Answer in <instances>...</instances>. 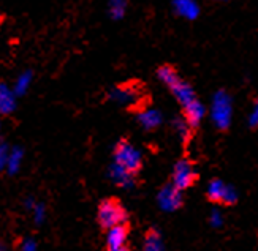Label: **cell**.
I'll use <instances>...</instances> for the list:
<instances>
[{
  "label": "cell",
  "mask_w": 258,
  "mask_h": 251,
  "mask_svg": "<svg viewBox=\"0 0 258 251\" xmlns=\"http://www.w3.org/2000/svg\"><path fill=\"white\" fill-rule=\"evenodd\" d=\"M157 76H159L160 81L171 90V94L176 97V100L181 103L182 106H185L187 103L195 100L194 89L185 81H182L171 66H160L159 71H157Z\"/></svg>",
  "instance_id": "obj_1"
},
{
  "label": "cell",
  "mask_w": 258,
  "mask_h": 251,
  "mask_svg": "<svg viewBox=\"0 0 258 251\" xmlns=\"http://www.w3.org/2000/svg\"><path fill=\"white\" fill-rule=\"evenodd\" d=\"M233 117V105H231V98L227 92H217L212 98V105H211V119L214 122V125L220 130H227L231 123Z\"/></svg>",
  "instance_id": "obj_2"
},
{
  "label": "cell",
  "mask_w": 258,
  "mask_h": 251,
  "mask_svg": "<svg viewBox=\"0 0 258 251\" xmlns=\"http://www.w3.org/2000/svg\"><path fill=\"white\" fill-rule=\"evenodd\" d=\"M114 163L125 168L130 173H137L141 168L143 155L140 149H137V147L130 144L128 141H120L114 147Z\"/></svg>",
  "instance_id": "obj_3"
},
{
  "label": "cell",
  "mask_w": 258,
  "mask_h": 251,
  "mask_svg": "<svg viewBox=\"0 0 258 251\" xmlns=\"http://www.w3.org/2000/svg\"><path fill=\"white\" fill-rule=\"evenodd\" d=\"M125 221V210L117 201L106 199L98 207V223L103 227H111L116 224H122Z\"/></svg>",
  "instance_id": "obj_4"
},
{
  "label": "cell",
  "mask_w": 258,
  "mask_h": 251,
  "mask_svg": "<svg viewBox=\"0 0 258 251\" xmlns=\"http://www.w3.org/2000/svg\"><path fill=\"white\" fill-rule=\"evenodd\" d=\"M208 196L214 202H223V204H234L238 201V191L231 185H227L222 180H212L208 185Z\"/></svg>",
  "instance_id": "obj_5"
},
{
  "label": "cell",
  "mask_w": 258,
  "mask_h": 251,
  "mask_svg": "<svg viewBox=\"0 0 258 251\" xmlns=\"http://www.w3.org/2000/svg\"><path fill=\"white\" fill-rule=\"evenodd\" d=\"M195 169L188 159H179L173 169V187L177 190H185L195 182Z\"/></svg>",
  "instance_id": "obj_6"
},
{
  "label": "cell",
  "mask_w": 258,
  "mask_h": 251,
  "mask_svg": "<svg viewBox=\"0 0 258 251\" xmlns=\"http://www.w3.org/2000/svg\"><path fill=\"white\" fill-rule=\"evenodd\" d=\"M157 204L163 212H176L182 205V193L173 185L163 187L157 195Z\"/></svg>",
  "instance_id": "obj_7"
},
{
  "label": "cell",
  "mask_w": 258,
  "mask_h": 251,
  "mask_svg": "<svg viewBox=\"0 0 258 251\" xmlns=\"http://www.w3.org/2000/svg\"><path fill=\"white\" fill-rule=\"evenodd\" d=\"M109 98L117 105L132 106L140 101V90L135 86H119L109 92Z\"/></svg>",
  "instance_id": "obj_8"
},
{
  "label": "cell",
  "mask_w": 258,
  "mask_h": 251,
  "mask_svg": "<svg viewBox=\"0 0 258 251\" xmlns=\"http://www.w3.org/2000/svg\"><path fill=\"white\" fill-rule=\"evenodd\" d=\"M109 179L113 180L117 187L125 188V190H130L135 185L133 173H130V171H127L125 168H122L116 163H113L109 168Z\"/></svg>",
  "instance_id": "obj_9"
},
{
  "label": "cell",
  "mask_w": 258,
  "mask_h": 251,
  "mask_svg": "<svg viewBox=\"0 0 258 251\" xmlns=\"http://www.w3.org/2000/svg\"><path fill=\"white\" fill-rule=\"evenodd\" d=\"M16 97L13 87L0 82V116H8L16 109Z\"/></svg>",
  "instance_id": "obj_10"
},
{
  "label": "cell",
  "mask_w": 258,
  "mask_h": 251,
  "mask_svg": "<svg viewBox=\"0 0 258 251\" xmlns=\"http://www.w3.org/2000/svg\"><path fill=\"white\" fill-rule=\"evenodd\" d=\"M206 116V108L201 105V103L195 98L184 106V119L190 127H197V125L203 120Z\"/></svg>",
  "instance_id": "obj_11"
},
{
  "label": "cell",
  "mask_w": 258,
  "mask_h": 251,
  "mask_svg": "<svg viewBox=\"0 0 258 251\" xmlns=\"http://www.w3.org/2000/svg\"><path fill=\"white\" fill-rule=\"evenodd\" d=\"M174 13L184 19L194 21L200 15V7L195 0H174L173 2Z\"/></svg>",
  "instance_id": "obj_12"
},
{
  "label": "cell",
  "mask_w": 258,
  "mask_h": 251,
  "mask_svg": "<svg viewBox=\"0 0 258 251\" xmlns=\"http://www.w3.org/2000/svg\"><path fill=\"white\" fill-rule=\"evenodd\" d=\"M125 242H127V227L124 226V223L108 227L106 232L108 248H124Z\"/></svg>",
  "instance_id": "obj_13"
},
{
  "label": "cell",
  "mask_w": 258,
  "mask_h": 251,
  "mask_svg": "<svg viewBox=\"0 0 258 251\" xmlns=\"http://www.w3.org/2000/svg\"><path fill=\"white\" fill-rule=\"evenodd\" d=\"M138 123L144 130H155L162 123V114L155 108H148L138 114Z\"/></svg>",
  "instance_id": "obj_14"
},
{
  "label": "cell",
  "mask_w": 258,
  "mask_h": 251,
  "mask_svg": "<svg viewBox=\"0 0 258 251\" xmlns=\"http://www.w3.org/2000/svg\"><path fill=\"white\" fill-rule=\"evenodd\" d=\"M22 161H24V150H22L21 147H11L10 153H8L5 171H7L8 174H11V176L19 173V169L22 166Z\"/></svg>",
  "instance_id": "obj_15"
},
{
  "label": "cell",
  "mask_w": 258,
  "mask_h": 251,
  "mask_svg": "<svg viewBox=\"0 0 258 251\" xmlns=\"http://www.w3.org/2000/svg\"><path fill=\"white\" fill-rule=\"evenodd\" d=\"M32 81H33V74L32 71H22L18 77H16V81L13 84V90H15V94L18 97L21 95H26L29 92V89L32 86Z\"/></svg>",
  "instance_id": "obj_16"
},
{
  "label": "cell",
  "mask_w": 258,
  "mask_h": 251,
  "mask_svg": "<svg viewBox=\"0 0 258 251\" xmlns=\"http://www.w3.org/2000/svg\"><path fill=\"white\" fill-rule=\"evenodd\" d=\"M143 251H165V245L159 232H149L144 238L143 243Z\"/></svg>",
  "instance_id": "obj_17"
},
{
  "label": "cell",
  "mask_w": 258,
  "mask_h": 251,
  "mask_svg": "<svg viewBox=\"0 0 258 251\" xmlns=\"http://www.w3.org/2000/svg\"><path fill=\"white\" fill-rule=\"evenodd\" d=\"M127 11V0H109L108 2V15L111 19L119 21L125 16Z\"/></svg>",
  "instance_id": "obj_18"
},
{
  "label": "cell",
  "mask_w": 258,
  "mask_h": 251,
  "mask_svg": "<svg viewBox=\"0 0 258 251\" xmlns=\"http://www.w3.org/2000/svg\"><path fill=\"white\" fill-rule=\"evenodd\" d=\"M173 128L176 131V134L179 136V138H182V139H187L188 138V134H190V125L187 123L185 119H176L173 122Z\"/></svg>",
  "instance_id": "obj_19"
},
{
  "label": "cell",
  "mask_w": 258,
  "mask_h": 251,
  "mask_svg": "<svg viewBox=\"0 0 258 251\" xmlns=\"http://www.w3.org/2000/svg\"><path fill=\"white\" fill-rule=\"evenodd\" d=\"M32 213H33V220H35L37 224H41L46 220V207L41 202H35V205L32 207Z\"/></svg>",
  "instance_id": "obj_20"
},
{
  "label": "cell",
  "mask_w": 258,
  "mask_h": 251,
  "mask_svg": "<svg viewBox=\"0 0 258 251\" xmlns=\"http://www.w3.org/2000/svg\"><path fill=\"white\" fill-rule=\"evenodd\" d=\"M223 221H225V218H223V215H222L220 210L214 209V210L211 212V215H209V223H211L212 227H222L223 226Z\"/></svg>",
  "instance_id": "obj_21"
},
{
  "label": "cell",
  "mask_w": 258,
  "mask_h": 251,
  "mask_svg": "<svg viewBox=\"0 0 258 251\" xmlns=\"http://www.w3.org/2000/svg\"><path fill=\"white\" fill-rule=\"evenodd\" d=\"M8 153H10V147L5 142H0V171H4L7 168Z\"/></svg>",
  "instance_id": "obj_22"
},
{
  "label": "cell",
  "mask_w": 258,
  "mask_h": 251,
  "mask_svg": "<svg viewBox=\"0 0 258 251\" xmlns=\"http://www.w3.org/2000/svg\"><path fill=\"white\" fill-rule=\"evenodd\" d=\"M249 125L250 127H258V101L252 106L249 112Z\"/></svg>",
  "instance_id": "obj_23"
},
{
  "label": "cell",
  "mask_w": 258,
  "mask_h": 251,
  "mask_svg": "<svg viewBox=\"0 0 258 251\" xmlns=\"http://www.w3.org/2000/svg\"><path fill=\"white\" fill-rule=\"evenodd\" d=\"M21 251H37V243L32 240V238H27L24 240V243L21 245Z\"/></svg>",
  "instance_id": "obj_24"
},
{
  "label": "cell",
  "mask_w": 258,
  "mask_h": 251,
  "mask_svg": "<svg viewBox=\"0 0 258 251\" xmlns=\"http://www.w3.org/2000/svg\"><path fill=\"white\" fill-rule=\"evenodd\" d=\"M24 205H26V209H27V210H32V207H33V205H35V199L29 196V198L24 201Z\"/></svg>",
  "instance_id": "obj_25"
},
{
  "label": "cell",
  "mask_w": 258,
  "mask_h": 251,
  "mask_svg": "<svg viewBox=\"0 0 258 251\" xmlns=\"http://www.w3.org/2000/svg\"><path fill=\"white\" fill-rule=\"evenodd\" d=\"M108 251H127V249L124 246V248H108Z\"/></svg>",
  "instance_id": "obj_26"
},
{
  "label": "cell",
  "mask_w": 258,
  "mask_h": 251,
  "mask_svg": "<svg viewBox=\"0 0 258 251\" xmlns=\"http://www.w3.org/2000/svg\"><path fill=\"white\" fill-rule=\"evenodd\" d=\"M0 251H7V248H5V246H2V245H0Z\"/></svg>",
  "instance_id": "obj_27"
},
{
  "label": "cell",
  "mask_w": 258,
  "mask_h": 251,
  "mask_svg": "<svg viewBox=\"0 0 258 251\" xmlns=\"http://www.w3.org/2000/svg\"><path fill=\"white\" fill-rule=\"evenodd\" d=\"M0 133H2V123H0Z\"/></svg>",
  "instance_id": "obj_28"
},
{
  "label": "cell",
  "mask_w": 258,
  "mask_h": 251,
  "mask_svg": "<svg viewBox=\"0 0 258 251\" xmlns=\"http://www.w3.org/2000/svg\"><path fill=\"white\" fill-rule=\"evenodd\" d=\"M217 2H225V0H217Z\"/></svg>",
  "instance_id": "obj_29"
},
{
  "label": "cell",
  "mask_w": 258,
  "mask_h": 251,
  "mask_svg": "<svg viewBox=\"0 0 258 251\" xmlns=\"http://www.w3.org/2000/svg\"><path fill=\"white\" fill-rule=\"evenodd\" d=\"M0 22H2V16H0Z\"/></svg>",
  "instance_id": "obj_30"
}]
</instances>
